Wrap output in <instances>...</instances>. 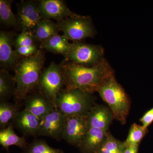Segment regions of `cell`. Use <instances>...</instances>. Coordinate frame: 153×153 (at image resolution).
I'll return each instance as SVG.
<instances>
[{
    "label": "cell",
    "instance_id": "obj_15",
    "mask_svg": "<svg viewBox=\"0 0 153 153\" xmlns=\"http://www.w3.org/2000/svg\"><path fill=\"white\" fill-rule=\"evenodd\" d=\"M15 51L20 57H27L36 54L41 49L33 33L22 30L16 37L14 43Z\"/></svg>",
    "mask_w": 153,
    "mask_h": 153
},
{
    "label": "cell",
    "instance_id": "obj_21",
    "mask_svg": "<svg viewBox=\"0 0 153 153\" xmlns=\"http://www.w3.org/2000/svg\"><path fill=\"white\" fill-rule=\"evenodd\" d=\"M16 84L14 76L5 69L0 70V101H7L13 96Z\"/></svg>",
    "mask_w": 153,
    "mask_h": 153
},
{
    "label": "cell",
    "instance_id": "obj_17",
    "mask_svg": "<svg viewBox=\"0 0 153 153\" xmlns=\"http://www.w3.org/2000/svg\"><path fill=\"white\" fill-rule=\"evenodd\" d=\"M13 121L25 135L36 136L42 120L25 108L19 111Z\"/></svg>",
    "mask_w": 153,
    "mask_h": 153
},
{
    "label": "cell",
    "instance_id": "obj_11",
    "mask_svg": "<svg viewBox=\"0 0 153 153\" xmlns=\"http://www.w3.org/2000/svg\"><path fill=\"white\" fill-rule=\"evenodd\" d=\"M89 128L87 115L66 117L63 139L78 148Z\"/></svg>",
    "mask_w": 153,
    "mask_h": 153
},
{
    "label": "cell",
    "instance_id": "obj_23",
    "mask_svg": "<svg viewBox=\"0 0 153 153\" xmlns=\"http://www.w3.org/2000/svg\"><path fill=\"white\" fill-rule=\"evenodd\" d=\"M20 104H13L7 101L0 103V127L6 128L11 121H13L20 111Z\"/></svg>",
    "mask_w": 153,
    "mask_h": 153
},
{
    "label": "cell",
    "instance_id": "obj_18",
    "mask_svg": "<svg viewBox=\"0 0 153 153\" xmlns=\"http://www.w3.org/2000/svg\"><path fill=\"white\" fill-rule=\"evenodd\" d=\"M71 46V44L69 43L65 36L57 34L41 44L40 49L54 54L63 55L65 58L68 55Z\"/></svg>",
    "mask_w": 153,
    "mask_h": 153
},
{
    "label": "cell",
    "instance_id": "obj_28",
    "mask_svg": "<svg viewBox=\"0 0 153 153\" xmlns=\"http://www.w3.org/2000/svg\"><path fill=\"white\" fill-rule=\"evenodd\" d=\"M140 144L128 145L126 146L123 153H138Z\"/></svg>",
    "mask_w": 153,
    "mask_h": 153
},
{
    "label": "cell",
    "instance_id": "obj_1",
    "mask_svg": "<svg viewBox=\"0 0 153 153\" xmlns=\"http://www.w3.org/2000/svg\"><path fill=\"white\" fill-rule=\"evenodd\" d=\"M67 89H78L93 94L105 79L114 75L106 59L95 66L88 67L63 60L60 63Z\"/></svg>",
    "mask_w": 153,
    "mask_h": 153
},
{
    "label": "cell",
    "instance_id": "obj_8",
    "mask_svg": "<svg viewBox=\"0 0 153 153\" xmlns=\"http://www.w3.org/2000/svg\"><path fill=\"white\" fill-rule=\"evenodd\" d=\"M17 19L21 31L33 33L41 19L38 1H21L17 4Z\"/></svg>",
    "mask_w": 153,
    "mask_h": 153
},
{
    "label": "cell",
    "instance_id": "obj_13",
    "mask_svg": "<svg viewBox=\"0 0 153 153\" xmlns=\"http://www.w3.org/2000/svg\"><path fill=\"white\" fill-rule=\"evenodd\" d=\"M25 109L42 120L55 107L38 90L28 94L24 100Z\"/></svg>",
    "mask_w": 153,
    "mask_h": 153
},
{
    "label": "cell",
    "instance_id": "obj_22",
    "mask_svg": "<svg viewBox=\"0 0 153 153\" xmlns=\"http://www.w3.org/2000/svg\"><path fill=\"white\" fill-rule=\"evenodd\" d=\"M11 0H0V22L5 27L20 30L16 16L12 10Z\"/></svg>",
    "mask_w": 153,
    "mask_h": 153
},
{
    "label": "cell",
    "instance_id": "obj_4",
    "mask_svg": "<svg viewBox=\"0 0 153 153\" xmlns=\"http://www.w3.org/2000/svg\"><path fill=\"white\" fill-rule=\"evenodd\" d=\"M95 104L92 94L64 88L57 97L55 107L66 117L86 115Z\"/></svg>",
    "mask_w": 153,
    "mask_h": 153
},
{
    "label": "cell",
    "instance_id": "obj_3",
    "mask_svg": "<svg viewBox=\"0 0 153 153\" xmlns=\"http://www.w3.org/2000/svg\"><path fill=\"white\" fill-rule=\"evenodd\" d=\"M97 92L108 105L115 119L123 125L125 124L131 102L128 95L117 81L114 75L105 79Z\"/></svg>",
    "mask_w": 153,
    "mask_h": 153
},
{
    "label": "cell",
    "instance_id": "obj_10",
    "mask_svg": "<svg viewBox=\"0 0 153 153\" xmlns=\"http://www.w3.org/2000/svg\"><path fill=\"white\" fill-rule=\"evenodd\" d=\"M16 35L13 31L0 32V66L1 69L9 71L14 68L19 63L20 57L14 48Z\"/></svg>",
    "mask_w": 153,
    "mask_h": 153
},
{
    "label": "cell",
    "instance_id": "obj_19",
    "mask_svg": "<svg viewBox=\"0 0 153 153\" xmlns=\"http://www.w3.org/2000/svg\"><path fill=\"white\" fill-rule=\"evenodd\" d=\"M0 144L7 151L11 146H15L24 150L27 146L25 137L19 136L14 131L13 124L11 123L5 128L0 131Z\"/></svg>",
    "mask_w": 153,
    "mask_h": 153
},
{
    "label": "cell",
    "instance_id": "obj_12",
    "mask_svg": "<svg viewBox=\"0 0 153 153\" xmlns=\"http://www.w3.org/2000/svg\"><path fill=\"white\" fill-rule=\"evenodd\" d=\"M38 2L42 19L54 20L57 22L78 15L70 10L64 1L61 0H41Z\"/></svg>",
    "mask_w": 153,
    "mask_h": 153
},
{
    "label": "cell",
    "instance_id": "obj_9",
    "mask_svg": "<svg viewBox=\"0 0 153 153\" xmlns=\"http://www.w3.org/2000/svg\"><path fill=\"white\" fill-rule=\"evenodd\" d=\"M66 118L55 108L42 120L36 136L50 137L57 141L61 140L63 139Z\"/></svg>",
    "mask_w": 153,
    "mask_h": 153
},
{
    "label": "cell",
    "instance_id": "obj_7",
    "mask_svg": "<svg viewBox=\"0 0 153 153\" xmlns=\"http://www.w3.org/2000/svg\"><path fill=\"white\" fill-rule=\"evenodd\" d=\"M63 36L73 42L82 41L86 38H94L97 31L92 19L88 16L78 15L57 22Z\"/></svg>",
    "mask_w": 153,
    "mask_h": 153
},
{
    "label": "cell",
    "instance_id": "obj_5",
    "mask_svg": "<svg viewBox=\"0 0 153 153\" xmlns=\"http://www.w3.org/2000/svg\"><path fill=\"white\" fill-rule=\"evenodd\" d=\"M65 87L61 64L52 62L41 72L38 90L45 96L55 107L59 93Z\"/></svg>",
    "mask_w": 153,
    "mask_h": 153
},
{
    "label": "cell",
    "instance_id": "obj_2",
    "mask_svg": "<svg viewBox=\"0 0 153 153\" xmlns=\"http://www.w3.org/2000/svg\"><path fill=\"white\" fill-rule=\"evenodd\" d=\"M45 60V52L41 49L35 55L22 57L15 67L16 87L14 97L16 103L21 104L28 94L38 90Z\"/></svg>",
    "mask_w": 153,
    "mask_h": 153
},
{
    "label": "cell",
    "instance_id": "obj_25",
    "mask_svg": "<svg viewBox=\"0 0 153 153\" xmlns=\"http://www.w3.org/2000/svg\"><path fill=\"white\" fill-rule=\"evenodd\" d=\"M125 147L124 142L115 138L109 132L105 141L96 153H123Z\"/></svg>",
    "mask_w": 153,
    "mask_h": 153
},
{
    "label": "cell",
    "instance_id": "obj_27",
    "mask_svg": "<svg viewBox=\"0 0 153 153\" xmlns=\"http://www.w3.org/2000/svg\"><path fill=\"white\" fill-rule=\"evenodd\" d=\"M140 121L144 127L148 128L153 122V107L145 113Z\"/></svg>",
    "mask_w": 153,
    "mask_h": 153
},
{
    "label": "cell",
    "instance_id": "obj_6",
    "mask_svg": "<svg viewBox=\"0 0 153 153\" xmlns=\"http://www.w3.org/2000/svg\"><path fill=\"white\" fill-rule=\"evenodd\" d=\"M104 58V49L101 45L73 42L64 61L81 66L91 67L97 65Z\"/></svg>",
    "mask_w": 153,
    "mask_h": 153
},
{
    "label": "cell",
    "instance_id": "obj_26",
    "mask_svg": "<svg viewBox=\"0 0 153 153\" xmlns=\"http://www.w3.org/2000/svg\"><path fill=\"white\" fill-rule=\"evenodd\" d=\"M149 132L148 128L137 123L131 125L126 139L124 141L125 146L130 145L140 144L141 141Z\"/></svg>",
    "mask_w": 153,
    "mask_h": 153
},
{
    "label": "cell",
    "instance_id": "obj_20",
    "mask_svg": "<svg viewBox=\"0 0 153 153\" xmlns=\"http://www.w3.org/2000/svg\"><path fill=\"white\" fill-rule=\"evenodd\" d=\"M60 31V28L57 22H54L52 20L42 19L36 26L33 34L41 46L43 42L58 34Z\"/></svg>",
    "mask_w": 153,
    "mask_h": 153
},
{
    "label": "cell",
    "instance_id": "obj_24",
    "mask_svg": "<svg viewBox=\"0 0 153 153\" xmlns=\"http://www.w3.org/2000/svg\"><path fill=\"white\" fill-rule=\"evenodd\" d=\"M22 153H64L61 149L49 146L44 140L36 139L23 150Z\"/></svg>",
    "mask_w": 153,
    "mask_h": 153
},
{
    "label": "cell",
    "instance_id": "obj_16",
    "mask_svg": "<svg viewBox=\"0 0 153 153\" xmlns=\"http://www.w3.org/2000/svg\"><path fill=\"white\" fill-rule=\"evenodd\" d=\"M109 131L89 128L79 145L81 153H96L105 141Z\"/></svg>",
    "mask_w": 153,
    "mask_h": 153
},
{
    "label": "cell",
    "instance_id": "obj_14",
    "mask_svg": "<svg viewBox=\"0 0 153 153\" xmlns=\"http://www.w3.org/2000/svg\"><path fill=\"white\" fill-rule=\"evenodd\" d=\"M114 117L109 107L102 105L95 104L87 114L89 128L108 131Z\"/></svg>",
    "mask_w": 153,
    "mask_h": 153
}]
</instances>
